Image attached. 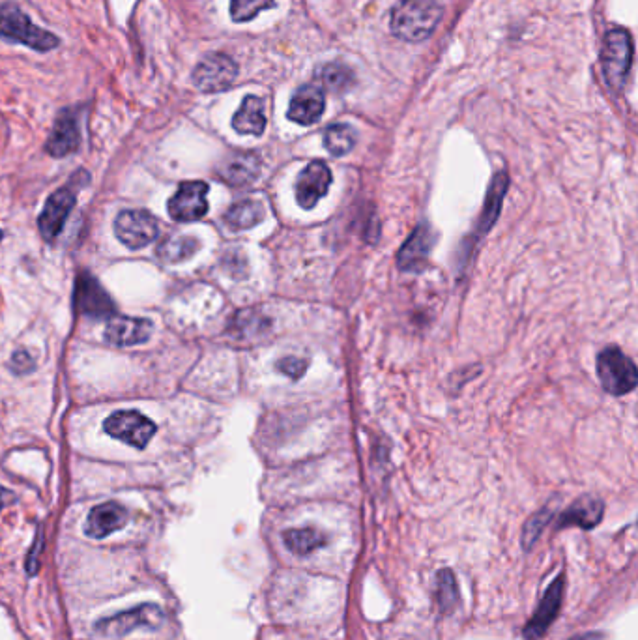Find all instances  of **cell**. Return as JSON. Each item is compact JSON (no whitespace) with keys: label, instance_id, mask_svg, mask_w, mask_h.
<instances>
[{"label":"cell","instance_id":"5","mask_svg":"<svg viewBox=\"0 0 638 640\" xmlns=\"http://www.w3.org/2000/svg\"><path fill=\"white\" fill-rule=\"evenodd\" d=\"M633 62V40L624 29L610 30L605 38L603 49V68L610 87H624L627 73Z\"/></svg>","mask_w":638,"mask_h":640},{"label":"cell","instance_id":"25","mask_svg":"<svg viewBox=\"0 0 638 640\" xmlns=\"http://www.w3.org/2000/svg\"><path fill=\"white\" fill-rule=\"evenodd\" d=\"M199 249V242L195 238L189 236H173L161 242L158 255L161 261L180 262L188 261L189 257L195 255V251Z\"/></svg>","mask_w":638,"mask_h":640},{"label":"cell","instance_id":"17","mask_svg":"<svg viewBox=\"0 0 638 640\" xmlns=\"http://www.w3.org/2000/svg\"><path fill=\"white\" fill-rule=\"evenodd\" d=\"M324 113V92L315 85L298 88L289 107V118L300 126L315 124Z\"/></svg>","mask_w":638,"mask_h":640},{"label":"cell","instance_id":"18","mask_svg":"<svg viewBox=\"0 0 638 640\" xmlns=\"http://www.w3.org/2000/svg\"><path fill=\"white\" fill-rule=\"evenodd\" d=\"M509 178L508 173H498L494 175L493 182H491V188L487 191V197H485V206L481 210V218L478 221V227H476V236H483V234L489 233V229L493 227L494 221L498 219V214L502 210V201H504V195L508 191Z\"/></svg>","mask_w":638,"mask_h":640},{"label":"cell","instance_id":"8","mask_svg":"<svg viewBox=\"0 0 638 640\" xmlns=\"http://www.w3.org/2000/svg\"><path fill=\"white\" fill-rule=\"evenodd\" d=\"M236 75H238L236 62L227 55L214 53V55H208L195 68L193 81L203 92H219L231 87Z\"/></svg>","mask_w":638,"mask_h":640},{"label":"cell","instance_id":"33","mask_svg":"<svg viewBox=\"0 0 638 640\" xmlns=\"http://www.w3.org/2000/svg\"><path fill=\"white\" fill-rule=\"evenodd\" d=\"M6 496H8V493L0 487V510H2V506H4V498H6Z\"/></svg>","mask_w":638,"mask_h":640},{"label":"cell","instance_id":"34","mask_svg":"<svg viewBox=\"0 0 638 640\" xmlns=\"http://www.w3.org/2000/svg\"><path fill=\"white\" fill-rule=\"evenodd\" d=\"M0 238H2V233H0Z\"/></svg>","mask_w":638,"mask_h":640},{"label":"cell","instance_id":"26","mask_svg":"<svg viewBox=\"0 0 638 640\" xmlns=\"http://www.w3.org/2000/svg\"><path fill=\"white\" fill-rule=\"evenodd\" d=\"M324 145L332 156H345L356 145V131L348 124H332L324 131Z\"/></svg>","mask_w":638,"mask_h":640},{"label":"cell","instance_id":"9","mask_svg":"<svg viewBox=\"0 0 638 640\" xmlns=\"http://www.w3.org/2000/svg\"><path fill=\"white\" fill-rule=\"evenodd\" d=\"M208 184L206 182H184L180 184L173 199L169 201V214L174 221H197L208 212Z\"/></svg>","mask_w":638,"mask_h":640},{"label":"cell","instance_id":"32","mask_svg":"<svg viewBox=\"0 0 638 640\" xmlns=\"http://www.w3.org/2000/svg\"><path fill=\"white\" fill-rule=\"evenodd\" d=\"M571 640H599V635L590 633V635H580V637H573V639Z\"/></svg>","mask_w":638,"mask_h":640},{"label":"cell","instance_id":"2","mask_svg":"<svg viewBox=\"0 0 638 640\" xmlns=\"http://www.w3.org/2000/svg\"><path fill=\"white\" fill-rule=\"evenodd\" d=\"M597 375L610 395H625L637 388V367L618 347H609L599 354Z\"/></svg>","mask_w":638,"mask_h":640},{"label":"cell","instance_id":"3","mask_svg":"<svg viewBox=\"0 0 638 640\" xmlns=\"http://www.w3.org/2000/svg\"><path fill=\"white\" fill-rule=\"evenodd\" d=\"M0 36L12 42L29 45L36 51H51L58 45L55 34L32 25L29 17L15 6H4L0 10Z\"/></svg>","mask_w":638,"mask_h":640},{"label":"cell","instance_id":"4","mask_svg":"<svg viewBox=\"0 0 638 640\" xmlns=\"http://www.w3.org/2000/svg\"><path fill=\"white\" fill-rule=\"evenodd\" d=\"M165 622V614L158 605H139L131 611L120 612L111 618H103L96 624V633L105 639H120L130 635L131 631L146 627V629H160Z\"/></svg>","mask_w":638,"mask_h":640},{"label":"cell","instance_id":"13","mask_svg":"<svg viewBox=\"0 0 638 640\" xmlns=\"http://www.w3.org/2000/svg\"><path fill=\"white\" fill-rule=\"evenodd\" d=\"M73 204H75V195L72 190H58L47 199L42 216H40V231L45 240H55L66 219L72 212Z\"/></svg>","mask_w":638,"mask_h":640},{"label":"cell","instance_id":"20","mask_svg":"<svg viewBox=\"0 0 638 640\" xmlns=\"http://www.w3.org/2000/svg\"><path fill=\"white\" fill-rule=\"evenodd\" d=\"M603 511H605V506H603V502L599 498L584 496L562 515L560 526L575 524V526H580L584 530H590V528H594V526L601 523Z\"/></svg>","mask_w":638,"mask_h":640},{"label":"cell","instance_id":"10","mask_svg":"<svg viewBox=\"0 0 638 640\" xmlns=\"http://www.w3.org/2000/svg\"><path fill=\"white\" fill-rule=\"evenodd\" d=\"M330 184H332L330 167L324 161H311L298 176L296 201L305 210H311L328 193Z\"/></svg>","mask_w":638,"mask_h":640},{"label":"cell","instance_id":"7","mask_svg":"<svg viewBox=\"0 0 638 640\" xmlns=\"http://www.w3.org/2000/svg\"><path fill=\"white\" fill-rule=\"evenodd\" d=\"M115 233L124 246L145 248L158 236V221L146 210H124L116 216Z\"/></svg>","mask_w":638,"mask_h":640},{"label":"cell","instance_id":"16","mask_svg":"<svg viewBox=\"0 0 638 640\" xmlns=\"http://www.w3.org/2000/svg\"><path fill=\"white\" fill-rule=\"evenodd\" d=\"M435 236L429 225H420L414 233L410 234V238L406 240L405 246L397 255V264L401 270L405 272H414L420 270L421 266L427 262V257L433 249Z\"/></svg>","mask_w":638,"mask_h":640},{"label":"cell","instance_id":"27","mask_svg":"<svg viewBox=\"0 0 638 640\" xmlns=\"http://www.w3.org/2000/svg\"><path fill=\"white\" fill-rule=\"evenodd\" d=\"M324 87L330 90H345L352 83V73L343 64H326L315 73Z\"/></svg>","mask_w":638,"mask_h":640},{"label":"cell","instance_id":"12","mask_svg":"<svg viewBox=\"0 0 638 640\" xmlns=\"http://www.w3.org/2000/svg\"><path fill=\"white\" fill-rule=\"evenodd\" d=\"M75 307L79 313L94 319H105L115 311L109 294L103 291L102 285L88 274L79 276L75 283Z\"/></svg>","mask_w":638,"mask_h":640},{"label":"cell","instance_id":"24","mask_svg":"<svg viewBox=\"0 0 638 640\" xmlns=\"http://www.w3.org/2000/svg\"><path fill=\"white\" fill-rule=\"evenodd\" d=\"M283 541L290 553L305 556L326 545V536L317 528H296L283 534Z\"/></svg>","mask_w":638,"mask_h":640},{"label":"cell","instance_id":"23","mask_svg":"<svg viewBox=\"0 0 638 640\" xmlns=\"http://www.w3.org/2000/svg\"><path fill=\"white\" fill-rule=\"evenodd\" d=\"M262 218H264V206L259 201H253V199H246V201L232 204L231 208L227 210V214H225L227 225L234 231L251 229L257 223H261Z\"/></svg>","mask_w":638,"mask_h":640},{"label":"cell","instance_id":"22","mask_svg":"<svg viewBox=\"0 0 638 640\" xmlns=\"http://www.w3.org/2000/svg\"><path fill=\"white\" fill-rule=\"evenodd\" d=\"M261 161L255 154H236L225 163L221 176L232 186H244L259 176Z\"/></svg>","mask_w":638,"mask_h":640},{"label":"cell","instance_id":"31","mask_svg":"<svg viewBox=\"0 0 638 640\" xmlns=\"http://www.w3.org/2000/svg\"><path fill=\"white\" fill-rule=\"evenodd\" d=\"M277 369H279L283 375L290 377V379L298 380L304 377L305 371H307V362L302 360V358L289 356V358H283V360L277 362Z\"/></svg>","mask_w":638,"mask_h":640},{"label":"cell","instance_id":"29","mask_svg":"<svg viewBox=\"0 0 638 640\" xmlns=\"http://www.w3.org/2000/svg\"><path fill=\"white\" fill-rule=\"evenodd\" d=\"M438 601H440V609L444 612L453 611L459 601L457 584L450 569H444L438 573Z\"/></svg>","mask_w":638,"mask_h":640},{"label":"cell","instance_id":"11","mask_svg":"<svg viewBox=\"0 0 638 640\" xmlns=\"http://www.w3.org/2000/svg\"><path fill=\"white\" fill-rule=\"evenodd\" d=\"M562 596H564V575H558L551 586L547 588L545 596L541 599L536 614L532 616V620L524 627V639L537 640L541 639L547 629L551 627L552 622L556 620L560 607H562Z\"/></svg>","mask_w":638,"mask_h":640},{"label":"cell","instance_id":"21","mask_svg":"<svg viewBox=\"0 0 638 640\" xmlns=\"http://www.w3.org/2000/svg\"><path fill=\"white\" fill-rule=\"evenodd\" d=\"M232 128L242 135H262L266 128L264 102L257 96H247L232 118Z\"/></svg>","mask_w":638,"mask_h":640},{"label":"cell","instance_id":"15","mask_svg":"<svg viewBox=\"0 0 638 640\" xmlns=\"http://www.w3.org/2000/svg\"><path fill=\"white\" fill-rule=\"evenodd\" d=\"M152 335V322L146 319H131V317H115L109 320L105 339L116 347H133L143 345Z\"/></svg>","mask_w":638,"mask_h":640},{"label":"cell","instance_id":"28","mask_svg":"<svg viewBox=\"0 0 638 640\" xmlns=\"http://www.w3.org/2000/svg\"><path fill=\"white\" fill-rule=\"evenodd\" d=\"M274 6V0H231V17L236 23H246L262 10H270Z\"/></svg>","mask_w":638,"mask_h":640},{"label":"cell","instance_id":"14","mask_svg":"<svg viewBox=\"0 0 638 640\" xmlns=\"http://www.w3.org/2000/svg\"><path fill=\"white\" fill-rule=\"evenodd\" d=\"M128 523V510L116 502L100 504L88 513L85 534L88 538L102 539L111 536Z\"/></svg>","mask_w":638,"mask_h":640},{"label":"cell","instance_id":"30","mask_svg":"<svg viewBox=\"0 0 638 640\" xmlns=\"http://www.w3.org/2000/svg\"><path fill=\"white\" fill-rule=\"evenodd\" d=\"M549 519H551V511H543V513L536 515L534 519H530V523L526 524V528H524V547L526 549H530V545L536 543L537 536L541 534L543 526L549 523Z\"/></svg>","mask_w":638,"mask_h":640},{"label":"cell","instance_id":"6","mask_svg":"<svg viewBox=\"0 0 638 640\" xmlns=\"http://www.w3.org/2000/svg\"><path fill=\"white\" fill-rule=\"evenodd\" d=\"M105 433L118 438L133 448H145L156 435V425L137 410H122L111 414L105 423Z\"/></svg>","mask_w":638,"mask_h":640},{"label":"cell","instance_id":"19","mask_svg":"<svg viewBox=\"0 0 638 640\" xmlns=\"http://www.w3.org/2000/svg\"><path fill=\"white\" fill-rule=\"evenodd\" d=\"M77 146H79L77 122L68 113H64L62 117L58 118L45 148L51 156L62 158V156L72 154L73 150H77Z\"/></svg>","mask_w":638,"mask_h":640},{"label":"cell","instance_id":"1","mask_svg":"<svg viewBox=\"0 0 638 640\" xmlns=\"http://www.w3.org/2000/svg\"><path fill=\"white\" fill-rule=\"evenodd\" d=\"M442 17L435 0H401L392 12V32L399 40L421 42L433 34Z\"/></svg>","mask_w":638,"mask_h":640}]
</instances>
